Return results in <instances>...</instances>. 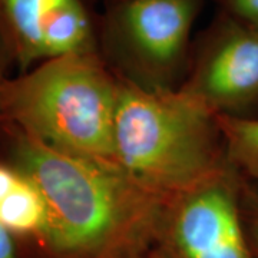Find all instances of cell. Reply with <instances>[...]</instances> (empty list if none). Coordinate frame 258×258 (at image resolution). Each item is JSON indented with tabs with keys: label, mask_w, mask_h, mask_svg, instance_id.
Segmentation results:
<instances>
[{
	"label": "cell",
	"mask_w": 258,
	"mask_h": 258,
	"mask_svg": "<svg viewBox=\"0 0 258 258\" xmlns=\"http://www.w3.org/2000/svg\"><path fill=\"white\" fill-rule=\"evenodd\" d=\"M115 155L120 171L172 200L231 166L218 115L184 91L152 89L119 79Z\"/></svg>",
	"instance_id": "2"
},
{
	"label": "cell",
	"mask_w": 258,
	"mask_h": 258,
	"mask_svg": "<svg viewBox=\"0 0 258 258\" xmlns=\"http://www.w3.org/2000/svg\"><path fill=\"white\" fill-rule=\"evenodd\" d=\"M242 178L231 164L210 182L172 198L155 245L162 258H257L241 218Z\"/></svg>",
	"instance_id": "5"
},
{
	"label": "cell",
	"mask_w": 258,
	"mask_h": 258,
	"mask_svg": "<svg viewBox=\"0 0 258 258\" xmlns=\"http://www.w3.org/2000/svg\"><path fill=\"white\" fill-rule=\"evenodd\" d=\"M227 157L248 179L258 182V118L218 115Z\"/></svg>",
	"instance_id": "9"
},
{
	"label": "cell",
	"mask_w": 258,
	"mask_h": 258,
	"mask_svg": "<svg viewBox=\"0 0 258 258\" xmlns=\"http://www.w3.org/2000/svg\"><path fill=\"white\" fill-rule=\"evenodd\" d=\"M12 62H13V56L10 52L9 45L6 42V37L0 29V89H2V85L5 83V81L8 79L6 78V69Z\"/></svg>",
	"instance_id": "14"
},
{
	"label": "cell",
	"mask_w": 258,
	"mask_h": 258,
	"mask_svg": "<svg viewBox=\"0 0 258 258\" xmlns=\"http://www.w3.org/2000/svg\"><path fill=\"white\" fill-rule=\"evenodd\" d=\"M47 210L40 191L20 174L18 184L0 201V224L12 234L37 241L46 227Z\"/></svg>",
	"instance_id": "8"
},
{
	"label": "cell",
	"mask_w": 258,
	"mask_h": 258,
	"mask_svg": "<svg viewBox=\"0 0 258 258\" xmlns=\"http://www.w3.org/2000/svg\"><path fill=\"white\" fill-rule=\"evenodd\" d=\"M182 89L215 115L255 118L258 112V30L221 10L194 56Z\"/></svg>",
	"instance_id": "6"
},
{
	"label": "cell",
	"mask_w": 258,
	"mask_h": 258,
	"mask_svg": "<svg viewBox=\"0 0 258 258\" xmlns=\"http://www.w3.org/2000/svg\"><path fill=\"white\" fill-rule=\"evenodd\" d=\"M222 12L258 30V0H220Z\"/></svg>",
	"instance_id": "11"
},
{
	"label": "cell",
	"mask_w": 258,
	"mask_h": 258,
	"mask_svg": "<svg viewBox=\"0 0 258 258\" xmlns=\"http://www.w3.org/2000/svg\"><path fill=\"white\" fill-rule=\"evenodd\" d=\"M0 29L20 74L53 57L99 52L88 0H0Z\"/></svg>",
	"instance_id": "7"
},
{
	"label": "cell",
	"mask_w": 258,
	"mask_h": 258,
	"mask_svg": "<svg viewBox=\"0 0 258 258\" xmlns=\"http://www.w3.org/2000/svg\"><path fill=\"white\" fill-rule=\"evenodd\" d=\"M19 240V237L0 224V258H28Z\"/></svg>",
	"instance_id": "12"
},
{
	"label": "cell",
	"mask_w": 258,
	"mask_h": 258,
	"mask_svg": "<svg viewBox=\"0 0 258 258\" xmlns=\"http://www.w3.org/2000/svg\"><path fill=\"white\" fill-rule=\"evenodd\" d=\"M20 172L10 164H0V201L18 184Z\"/></svg>",
	"instance_id": "13"
},
{
	"label": "cell",
	"mask_w": 258,
	"mask_h": 258,
	"mask_svg": "<svg viewBox=\"0 0 258 258\" xmlns=\"http://www.w3.org/2000/svg\"><path fill=\"white\" fill-rule=\"evenodd\" d=\"M119 79L99 52L39 63L0 89V120L72 157L118 168L115 113Z\"/></svg>",
	"instance_id": "3"
},
{
	"label": "cell",
	"mask_w": 258,
	"mask_h": 258,
	"mask_svg": "<svg viewBox=\"0 0 258 258\" xmlns=\"http://www.w3.org/2000/svg\"><path fill=\"white\" fill-rule=\"evenodd\" d=\"M204 0H115L102 23L103 49L145 78H169L185 63Z\"/></svg>",
	"instance_id": "4"
},
{
	"label": "cell",
	"mask_w": 258,
	"mask_h": 258,
	"mask_svg": "<svg viewBox=\"0 0 258 258\" xmlns=\"http://www.w3.org/2000/svg\"><path fill=\"white\" fill-rule=\"evenodd\" d=\"M9 164L40 191L45 258H137L155 248L171 200L142 188L118 168L49 148L5 125Z\"/></svg>",
	"instance_id": "1"
},
{
	"label": "cell",
	"mask_w": 258,
	"mask_h": 258,
	"mask_svg": "<svg viewBox=\"0 0 258 258\" xmlns=\"http://www.w3.org/2000/svg\"><path fill=\"white\" fill-rule=\"evenodd\" d=\"M137 258H162V255L158 252L157 249H151L149 252H147V254H144V255H141V257H137Z\"/></svg>",
	"instance_id": "15"
},
{
	"label": "cell",
	"mask_w": 258,
	"mask_h": 258,
	"mask_svg": "<svg viewBox=\"0 0 258 258\" xmlns=\"http://www.w3.org/2000/svg\"><path fill=\"white\" fill-rule=\"evenodd\" d=\"M111 2H115V0H111Z\"/></svg>",
	"instance_id": "16"
},
{
	"label": "cell",
	"mask_w": 258,
	"mask_h": 258,
	"mask_svg": "<svg viewBox=\"0 0 258 258\" xmlns=\"http://www.w3.org/2000/svg\"><path fill=\"white\" fill-rule=\"evenodd\" d=\"M241 218L251 248L258 258V182L242 178L240 195Z\"/></svg>",
	"instance_id": "10"
}]
</instances>
